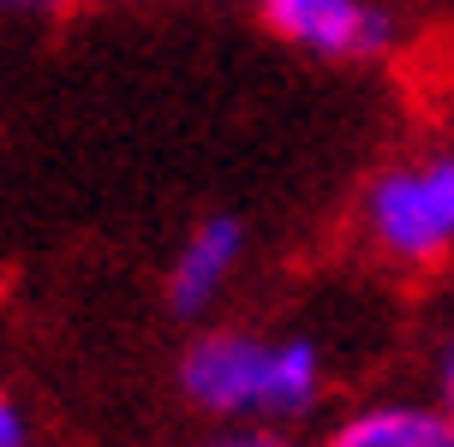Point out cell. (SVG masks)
I'll use <instances>...</instances> for the list:
<instances>
[{
  "label": "cell",
  "mask_w": 454,
  "mask_h": 447,
  "mask_svg": "<svg viewBox=\"0 0 454 447\" xmlns=\"http://www.w3.org/2000/svg\"><path fill=\"white\" fill-rule=\"evenodd\" d=\"M371 250L395 268H436L454 257V150L383 167L359 197Z\"/></svg>",
  "instance_id": "7a4b0ae2"
},
{
  "label": "cell",
  "mask_w": 454,
  "mask_h": 447,
  "mask_svg": "<svg viewBox=\"0 0 454 447\" xmlns=\"http://www.w3.org/2000/svg\"><path fill=\"white\" fill-rule=\"evenodd\" d=\"M239 257H246V227L239 221H227V215L198 221L192 239L180 245V257H174V268H168V311L204 316L227 292V281L239 274Z\"/></svg>",
  "instance_id": "277c9868"
},
{
  "label": "cell",
  "mask_w": 454,
  "mask_h": 447,
  "mask_svg": "<svg viewBox=\"0 0 454 447\" xmlns=\"http://www.w3.org/2000/svg\"><path fill=\"white\" fill-rule=\"evenodd\" d=\"M0 447H24V418L6 394H0Z\"/></svg>",
  "instance_id": "52a82bcc"
},
{
  "label": "cell",
  "mask_w": 454,
  "mask_h": 447,
  "mask_svg": "<svg viewBox=\"0 0 454 447\" xmlns=\"http://www.w3.org/2000/svg\"><path fill=\"white\" fill-rule=\"evenodd\" d=\"M204 447H294L275 424H227L222 435H209Z\"/></svg>",
  "instance_id": "8992f818"
},
{
  "label": "cell",
  "mask_w": 454,
  "mask_h": 447,
  "mask_svg": "<svg viewBox=\"0 0 454 447\" xmlns=\"http://www.w3.org/2000/svg\"><path fill=\"white\" fill-rule=\"evenodd\" d=\"M54 0H0V19H30V12H48Z\"/></svg>",
  "instance_id": "9c48e42d"
},
{
  "label": "cell",
  "mask_w": 454,
  "mask_h": 447,
  "mask_svg": "<svg viewBox=\"0 0 454 447\" xmlns=\"http://www.w3.org/2000/svg\"><path fill=\"white\" fill-rule=\"evenodd\" d=\"M329 447H454V412L425 400H383L340 418Z\"/></svg>",
  "instance_id": "5b68a950"
},
{
  "label": "cell",
  "mask_w": 454,
  "mask_h": 447,
  "mask_svg": "<svg viewBox=\"0 0 454 447\" xmlns=\"http://www.w3.org/2000/svg\"><path fill=\"white\" fill-rule=\"evenodd\" d=\"M436 388H442V405L454 412V335L442 340V358H436Z\"/></svg>",
  "instance_id": "ba28073f"
},
{
  "label": "cell",
  "mask_w": 454,
  "mask_h": 447,
  "mask_svg": "<svg viewBox=\"0 0 454 447\" xmlns=\"http://www.w3.org/2000/svg\"><path fill=\"white\" fill-rule=\"evenodd\" d=\"M185 400L227 424H287L323 394L317 340H275L251 328H204L180 358Z\"/></svg>",
  "instance_id": "6da1fadb"
},
{
  "label": "cell",
  "mask_w": 454,
  "mask_h": 447,
  "mask_svg": "<svg viewBox=\"0 0 454 447\" xmlns=\"http://www.w3.org/2000/svg\"><path fill=\"white\" fill-rule=\"evenodd\" d=\"M257 19L299 54L317 60H377L395 48V12L383 0H257Z\"/></svg>",
  "instance_id": "3957f363"
}]
</instances>
